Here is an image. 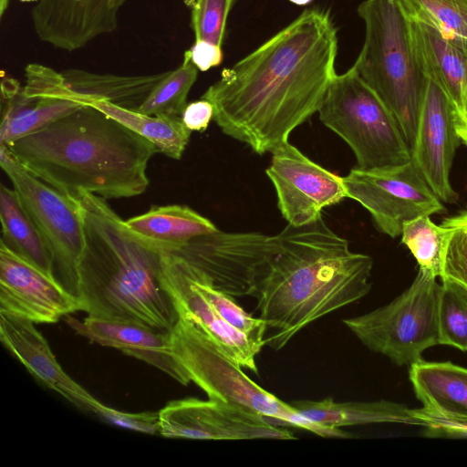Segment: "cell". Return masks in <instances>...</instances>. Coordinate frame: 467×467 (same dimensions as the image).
I'll use <instances>...</instances> for the list:
<instances>
[{
	"mask_svg": "<svg viewBox=\"0 0 467 467\" xmlns=\"http://www.w3.org/2000/svg\"><path fill=\"white\" fill-rule=\"evenodd\" d=\"M337 30L328 10H304L224 68L202 96L222 131L257 154L272 152L317 112L336 77Z\"/></svg>",
	"mask_w": 467,
	"mask_h": 467,
	"instance_id": "obj_1",
	"label": "cell"
},
{
	"mask_svg": "<svg viewBox=\"0 0 467 467\" xmlns=\"http://www.w3.org/2000/svg\"><path fill=\"white\" fill-rule=\"evenodd\" d=\"M372 258L350 250L322 216L273 235L272 254L254 297L274 332L265 345L283 348L309 324L367 296Z\"/></svg>",
	"mask_w": 467,
	"mask_h": 467,
	"instance_id": "obj_2",
	"label": "cell"
},
{
	"mask_svg": "<svg viewBox=\"0 0 467 467\" xmlns=\"http://www.w3.org/2000/svg\"><path fill=\"white\" fill-rule=\"evenodd\" d=\"M17 161L57 191L104 199L142 194L155 145L102 111L85 105L9 145Z\"/></svg>",
	"mask_w": 467,
	"mask_h": 467,
	"instance_id": "obj_3",
	"label": "cell"
},
{
	"mask_svg": "<svg viewBox=\"0 0 467 467\" xmlns=\"http://www.w3.org/2000/svg\"><path fill=\"white\" fill-rule=\"evenodd\" d=\"M77 199L85 237L78 267L83 311L171 332L179 316L161 285L160 251L130 232L106 199L85 191Z\"/></svg>",
	"mask_w": 467,
	"mask_h": 467,
	"instance_id": "obj_4",
	"label": "cell"
},
{
	"mask_svg": "<svg viewBox=\"0 0 467 467\" xmlns=\"http://www.w3.org/2000/svg\"><path fill=\"white\" fill-rule=\"evenodd\" d=\"M363 47L353 67L379 96L412 145L428 79L413 52L410 19L400 0H364Z\"/></svg>",
	"mask_w": 467,
	"mask_h": 467,
	"instance_id": "obj_5",
	"label": "cell"
},
{
	"mask_svg": "<svg viewBox=\"0 0 467 467\" xmlns=\"http://www.w3.org/2000/svg\"><path fill=\"white\" fill-rule=\"evenodd\" d=\"M171 351L191 382L211 400L241 406L282 426L296 427L324 438H350L341 429L317 424L299 414L289 402L254 383L243 368L189 320L179 317L171 331Z\"/></svg>",
	"mask_w": 467,
	"mask_h": 467,
	"instance_id": "obj_6",
	"label": "cell"
},
{
	"mask_svg": "<svg viewBox=\"0 0 467 467\" xmlns=\"http://www.w3.org/2000/svg\"><path fill=\"white\" fill-rule=\"evenodd\" d=\"M321 122L350 147L359 169L410 161V147L395 116L352 66L336 75L318 109Z\"/></svg>",
	"mask_w": 467,
	"mask_h": 467,
	"instance_id": "obj_7",
	"label": "cell"
},
{
	"mask_svg": "<svg viewBox=\"0 0 467 467\" xmlns=\"http://www.w3.org/2000/svg\"><path fill=\"white\" fill-rule=\"evenodd\" d=\"M441 289L435 276L419 268L411 285L391 302L342 322L369 350L410 367L440 345Z\"/></svg>",
	"mask_w": 467,
	"mask_h": 467,
	"instance_id": "obj_8",
	"label": "cell"
},
{
	"mask_svg": "<svg viewBox=\"0 0 467 467\" xmlns=\"http://www.w3.org/2000/svg\"><path fill=\"white\" fill-rule=\"evenodd\" d=\"M0 165L52 251L55 276L57 274L65 288L78 296V267L85 245L78 200L33 175L4 144H0Z\"/></svg>",
	"mask_w": 467,
	"mask_h": 467,
	"instance_id": "obj_9",
	"label": "cell"
},
{
	"mask_svg": "<svg viewBox=\"0 0 467 467\" xmlns=\"http://www.w3.org/2000/svg\"><path fill=\"white\" fill-rule=\"evenodd\" d=\"M342 182L348 198L359 202L379 231L391 238L401 235L406 222L446 211L411 160L381 168L355 167Z\"/></svg>",
	"mask_w": 467,
	"mask_h": 467,
	"instance_id": "obj_10",
	"label": "cell"
},
{
	"mask_svg": "<svg viewBox=\"0 0 467 467\" xmlns=\"http://www.w3.org/2000/svg\"><path fill=\"white\" fill-rule=\"evenodd\" d=\"M273 236L219 229L171 250L202 273L212 285L233 296H255L268 265Z\"/></svg>",
	"mask_w": 467,
	"mask_h": 467,
	"instance_id": "obj_11",
	"label": "cell"
},
{
	"mask_svg": "<svg viewBox=\"0 0 467 467\" xmlns=\"http://www.w3.org/2000/svg\"><path fill=\"white\" fill-rule=\"evenodd\" d=\"M265 173L275 187L277 206L288 224L300 226L321 211L348 198L342 177L324 169L288 141L273 150Z\"/></svg>",
	"mask_w": 467,
	"mask_h": 467,
	"instance_id": "obj_12",
	"label": "cell"
},
{
	"mask_svg": "<svg viewBox=\"0 0 467 467\" xmlns=\"http://www.w3.org/2000/svg\"><path fill=\"white\" fill-rule=\"evenodd\" d=\"M160 434L199 440H294L286 429L244 409L209 399L184 398L168 402L160 411Z\"/></svg>",
	"mask_w": 467,
	"mask_h": 467,
	"instance_id": "obj_13",
	"label": "cell"
},
{
	"mask_svg": "<svg viewBox=\"0 0 467 467\" xmlns=\"http://www.w3.org/2000/svg\"><path fill=\"white\" fill-rule=\"evenodd\" d=\"M80 310L78 296L0 242V312L53 324Z\"/></svg>",
	"mask_w": 467,
	"mask_h": 467,
	"instance_id": "obj_14",
	"label": "cell"
},
{
	"mask_svg": "<svg viewBox=\"0 0 467 467\" xmlns=\"http://www.w3.org/2000/svg\"><path fill=\"white\" fill-rule=\"evenodd\" d=\"M161 285L178 314L200 328L243 368L257 373L255 357L263 348L231 327L194 285L185 261L160 251Z\"/></svg>",
	"mask_w": 467,
	"mask_h": 467,
	"instance_id": "obj_15",
	"label": "cell"
},
{
	"mask_svg": "<svg viewBox=\"0 0 467 467\" xmlns=\"http://www.w3.org/2000/svg\"><path fill=\"white\" fill-rule=\"evenodd\" d=\"M460 143L449 99L428 80L410 146V160L441 201L448 203L458 199L450 182V171Z\"/></svg>",
	"mask_w": 467,
	"mask_h": 467,
	"instance_id": "obj_16",
	"label": "cell"
},
{
	"mask_svg": "<svg viewBox=\"0 0 467 467\" xmlns=\"http://www.w3.org/2000/svg\"><path fill=\"white\" fill-rule=\"evenodd\" d=\"M0 339L36 380L78 410L95 413L102 404L66 373L34 322L0 312Z\"/></svg>",
	"mask_w": 467,
	"mask_h": 467,
	"instance_id": "obj_17",
	"label": "cell"
},
{
	"mask_svg": "<svg viewBox=\"0 0 467 467\" xmlns=\"http://www.w3.org/2000/svg\"><path fill=\"white\" fill-rule=\"evenodd\" d=\"M65 321L75 333L90 342L118 348L157 368L184 386L191 382L172 354L171 332L90 316L79 320L67 315Z\"/></svg>",
	"mask_w": 467,
	"mask_h": 467,
	"instance_id": "obj_18",
	"label": "cell"
},
{
	"mask_svg": "<svg viewBox=\"0 0 467 467\" xmlns=\"http://www.w3.org/2000/svg\"><path fill=\"white\" fill-rule=\"evenodd\" d=\"M409 19L415 58L426 78L445 94L455 118L467 88V53L433 26Z\"/></svg>",
	"mask_w": 467,
	"mask_h": 467,
	"instance_id": "obj_19",
	"label": "cell"
},
{
	"mask_svg": "<svg viewBox=\"0 0 467 467\" xmlns=\"http://www.w3.org/2000/svg\"><path fill=\"white\" fill-rule=\"evenodd\" d=\"M0 144L10 143L36 132L55 120L85 106L65 99L27 98L19 82L3 77Z\"/></svg>",
	"mask_w": 467,
	"mask_h": 467,
	"instance_id": "obj_20",
	"label": "cell"
},
{
	"mask_svg": "<svg viewBox=\"0 0 467 467\" xmlns=\"http://www.w3.org/2000/svg\"><path fill=\"white\" fill-rule=\"evenodd\" d=\"M169 72L117 75L68 68L62 71V74L77 102L88 105L95 100H105L137 111Z\"/></svg>",
	"mask_w": 467,
	"mask_h": 467,
	"instance_id": "obj_21",
	"label": "cell"
},
{
	"mask_svg": "<svg viewBox=\"0 0 467 467\" xmlns=\"http://www.w3.org/2000/svg\"><path fill=\"white\" fill-rule=\"evenodd\" d=\"M124 224L159 251L174 250L194 237L218 230L208 218L182 204L153 205L146 213L124 221Z\"/></svg>",
	"mask_w": 467,
	"mask_h": 467,
	"instance_id": "obj_22",
	"label": "cell"
},
{
	"mask_svg": "<svg viewBox=\"0 0 467 467\" xmlns=\"http://www.w3.org/2000/svg\"><path fill=\"white\" fill-rule=\"evenodd\" d=\"M289 404L307 420L336 429L373 423L421 426L412 409L386 400L337 402L332 398H326L321 400H292Z\"/></svg>",
	"mask_w": 467,
	"mask_h": 467,
	"instance_id": "obj_23",
	"label": "cell"
},
{
	"mask_svg": "<svg viewBox=\"0 0 467 467\" xmlns=\"http://www.w3.org/2000/svg\"><path fill=\"white\" fill-rule=\"evenodd\" d=\"M409 377L423 407L467 418V368L450 361L422 359L410 366Z\"/></svg>",
	"mask_w": 467,
	"mask_h": 467,
	"instance_id": "obj_24",
	"label": "cell"
},
{
	"mask_svg": "<svg viewBox=\"0 0 467 467\" xmlns=\"http://www.w3.org/2000/svg\"><path fill=\"white\" fill-rule=\"evenodd\" d=\"M0 219L1 242L47 275L55 276L54 256L48 244L17 192L4 184L0 187Z\"/></svg>",
	"mask_w": 467,
	"mask_h": 467,
	"instance_id": "obj_25",
	"label": "cell"
},
{
	"mask_svg": "<svg viewBox=\"0 0 467 467\" xmlns=\"http://www.w3.org/2000/svg\"><path fill=\"white\" fill-rule=\"evenodd\" d=\"M89 106L126 126L152 142L158 152L180 160L190 140L192 131L181 117H156L120 108L105 100H95Z\"/></svg>",
	"mask_w": 467,
	"mask_h": 467,
	"instance_id": "obj_26",
	"label": "cell"
},
{
	"mask_svg": "<svg viewBox=\"0 0 467 467\" xmlns=\"http://www.w3.org/2000/svg\"><path fill=\"white\" fill-rule=\"evenodd\" d=\"M451 230L435 224L429 215H422L403 224L401 242L411 252L420 269L441 278L443 275Z\"/></svg>",
	"mask_w": 467,
	"mask_h": 467,
	"instance_id": "obj_27",
	"label": "cell"
},
{
	"mask_svg": "<svg viewBox=\"0 0 467 467\" xmlns=\"http://www.w3.org/2000/svg\"><path fill=\"white\" fill-rule=\"evenodd\" d=\"M409 18L436 28L467 53V0H400Z\"/></svg>",
	"mask_w": 467,
	"mask_h": 467,
	"instance_id": "obj_28",
	"label": "cell"
},
{
	"mask_svg": "<svg viewBox=\"0 0 467 467\" xmlns=\"http://www.w3.org/2000/svg\"><path fill=\"white\" fill-rule=\"evenodd\" d=\"M198 68L184 53L182 63L152 90L137 112L156 117H181L188 94L197 79Z\"/></svg>",
	"mask_w": 467,
	"mask_h": 467,
	"instance_id": "obj_29",
	"label": "cell"
},
{
	"mask_svg": "<svg viewBox=\"0 0 467 467\" xmlns=\"http://www.w3.org/2000/svg\"><path fill=\"white\" fill-rule=\"evenodd\" d=\"M185 263L194 285L213 306L220 316L231 327L245 335L247 338L257 346L263 348L265 345V335L268 328L266 323L261 317H254L245 312L235 302L233 296L215 288L202 273L186 261Z\"/></svg>",
	"mask_w": 467,
	"mask_h": 467,
	"instance_id": "obj_30",
	"label": "cell"
},
{
	"mask_svg": "<svg viewBox=\"0 0 467 467\" xmlns=\"http://www.w3.org/2000/svg\"><path fill=\"white\" fill-rule=\"evenodd\" d=\"M439 332V344L467 352V291L448 281H441Z\"/></svg>",
	"mask_w": 467,
	"mask_h": 467,
	"instance_id": "obj_31",
	"label": "cell"
},
{
	"mask_svg": "<svg viewBox=\"0 0 467 467\" xmlns=\"http://www.w3.org/2000/svg\"><path fill=\"white\" fill-rule=\"evenodd\" d=\"M235 0H191V26L195 40L221 46L227 16Z\"/></svg>",
	"mask_w": 467,
	"mask_h": 467,
	"instance_id": "obj_32",
	"label": "cell"
},
{
	"mask_svg": "<svg viewBox=\"0 0 467 467\" xmlns=\"http://www.w3.org/2000/svg\"><path fill=\"white\" fill-rule=\"evenodd\" d=\"M451 230L441 281L453 283L467 291V210L443 220Z\"/></svg>",
	"mask_w": 467,
	"mask_h": 467,
	"instance_id": "obj_33",
	"label": "cell"
},
{
	"mask_svg": "<svg viewBox=\"0 0 467 467\" xmlns=\"http://www.w3.org/2000/svg\"><path fill=\"white\" fill-rule=\"evenodd\" d=\"M414 416L424 428L425 437L467 438V418L441 414L422 407L412 409Z\"/></svg>",
	"mask_w": 467,
	"mask_h": 467,
	"instance_id": "obj_34",
	"label": "cell"
},
{
	"mask_svg": "<svg viewBox=\"0 0 467 467\" xmlns=\"http://www.w3.org/2000/svg\"><path fill=\"white\" fill-rule=\"evenodd\" d=\"M95 414L119 427L148 434H160L159 411L123 412L102 403Z\"/></svg>",
	"mask_w": 467,
	"mask_h": 467,
	"instance_id": "obj_35",
	"label": "cell"
},
{
	"mask_svg": "<svg viewBox=\"0 0 467 467\" xmlns=\"http://www.w3.org/2000/svg\"><path fill=\"white\" fill-rule=\"evenodd\" d=\"M194 66L201 71L218 67L223 58L222 47L205 40H195L185 52Z\"/></svg>",
	"mask_w": 467,
	"mask_h": 467,
	"instance_id": "obj_36",
	"label": "cell"
},
{
	"mask_svg": "<svg viewBox=\"0 0 467 467\" xmlns=\"http://www.w3.org/2000/svg\"><path fill=\"white\" fill-rule=\"evenodd\" d=\"M213 104L204 99L192 101L185 107L181 118L191 131H204L213 119Z\"/></svg>",
	"mask_w": 467,
	"mask_h": 467,
	"instance_id": "obj_37",
	"label": "cell"
},
{
	"mask_svg": "<svg viewBox=\"0 0 467 467\" xmlns=\"http://www.w3.org/2000/svg\"><path fill=\"white\" fill-rule=\"evenodd\" d=\"M454 122L461 142L467 146V88L464 93L462 109L454 118Z\"/></svg>",
	"mask_w": 467,
	"mask_h": 467,
	"instance_id": "obj_38",
	"label": "cell"
},
{
	"mask_svg": "<svg viewBox=\"0 0 467 467\" xmlns=\"http://www.w3.org/2000/svg\"><path fill=\"white\" fill-rule=\"evenodd\" d=\"M9 0H0V16L3 17L8 8Z\"/></svg>",
	"mask_w": 467,
	"mask_h": 467,
	"instance_id": "obj_39",
	"label": "cell"
},
{
	"mask_svg": "<svg viewBox=\"0 0 467 467\" xmlns=\"http://www.w3.org/2000/svg\"><path fill=\"white\" fill-rule=\"evenodd\" d=\"M291 3L296 4L297 5H305L312 2L313 0H289Z\"/></svg>",
	"mask_w": 467,
	"mask_h": 467,
	"instance_id": "obj_40",
	"label": "cell"
},
{
	"mask_svg": "<svg viewBox=\"0 0 467 467\" xmlns=\"http://www.w3.org/2000/svg\"><path fill=\"white\" fill-rule=\"evenodd\" d=\"M20 1H22V2H36V1L37 2L38 0H20Z\"/></svg>",
	"mask_w": 467,
	"mask_h": 467,
	"instance_id": "obj_41",
	"label": "cell"
}]
</instances>
